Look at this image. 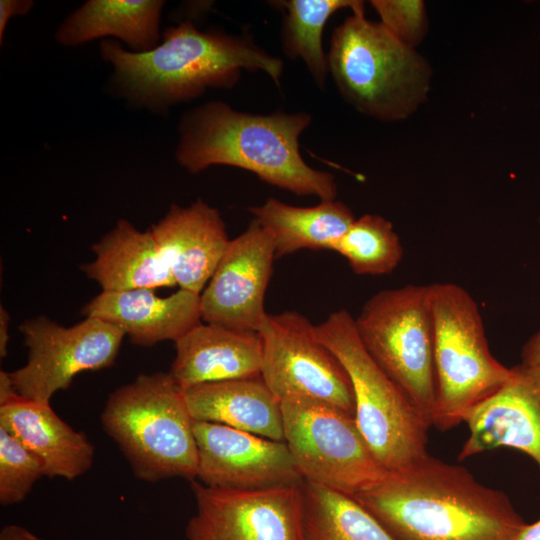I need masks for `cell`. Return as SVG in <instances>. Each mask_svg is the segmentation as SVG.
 <instances>
[{"instance_id": "cell-1", "label": "cell", "mask_w": 540, "mask_h": 540, "mask_svg": "<svg viewBox=\"0 0 540 540\" xmlns=\"http://www.w3.org/2000/svg\"><path fill=\"white\" fill-rule=\"evenodd\" d=\"M351 497L393 540H516L526 525L503 491L429 454Z\"/></svg>"}, {"instance_id": "cell-2", "label": "cell", "mask_w": 540, "mask_h": 540, "mask_svg": "<svg viewBox=\"0 0 540 540\" xmlns=\"http://www.w3.org/2000/svg\"><path fill=\"white\" fill-rule=\"evenodd\" d=\"M163 41L147 52L125 50L103 40L102 58L114 72L115 92L131 104L153 111L191 101L209 88H232L241 71H262L279 87L284 63L252 37L220 30H198L191 20L163 32Z\"/></svg>"}, {"instance_id": "cell-3", "label": "cell", "mask_w": 540, "mask_h": 540, "mask_svg": "<svg viewBox=\"0 0 540 540\" xmlns=\"http://www.w3.org/2000/svg\"><path fill=\"white\" fill-rule=\"evenodd\" d=\"M307 112L253 114L211 101L186 111L179 122L178 164L196 174L213 165L234 166L298 196L335 200L331 173L309 166L299 138L311 124Z\"/></svg>"}, {"instance_id": "cell-4", "label": "cell", "mask_w": 540, "mask_h": 540, "mask_svg": "<svg viewBox=\"0 0 540 540\" xmlns=\"http://www.w3.org/2000/svg\"><path fill=\"white\" fill-rule=\"evenodd\" d=\"M327 60L341 97L367 117L404 120L427 99L432 77L428 61L380 22L367 19L364 8L335 28Z\"/></svg>"}, {"instance_id": "cell-5", "label": "cell", "mask_w": 540, "mask_h": 540, "mask_svg": "<svg viewBox=\"0 0 540 540\" xmlns=\"http://www.w3.org/2000/svg\"><path fill=\"white\" fill-rule=\"evenodd\" d=\"M134 476L157 482L172 477L196 480L194 419L184 391L169 372L140 374L114 390L100 416Z\"/></svg>"}, {"instance_id": "cell-6", "label": "cell", "mask_w": 540, "mask_h": 540, "mask_svg": "<svg viewBox=\"0 0 540 540\" xmlns=\"http://www.w3.org/2000/svg\"><path fill=\"white\" fill-rule=\"evenodd\" d=\"M314 333L347 372L356 424L382 467L397 472L427 456L430 424L367 352L354 317L337 310L314 325Z\"/></svg>"}, {"instance_id": "cell-7", "label": "cell", "mask_w": 540, "mask_h": 540, "mask_svg": "<svg viewBox=\"0 0 540 540\" xmlns=\"http://www.w3.org/2000/svg\"><path fill=\"white\" fill-rule=\"evenodd\" d=\"M428 292L436 378L432 425L447 431L499 390L512 368L490 352L478 305L463 287L435 283Z\"/></svg>"}, {"instance_id": "cell-8", "label": "cell", "mask_w": 540, "mask_h": 540, "mask_svg": "<svg viewBox=\"0 0 540 540\" xmlns=\"http://www.w3.org/2000/svg\"><path fill=\"white\" fill-rule=\"evenodd\" d=\"M354 321L367 352L432 426L436 378L428 285L379 291Z\"/></svg>"}, {"instance_id": "cell-9", "label": "cell", "mask_w": 540, "mask_h": 540, "mask_svg": "<svg viewBox=\"0 0 540 540\" xmlns=\"http://www.w3.org/2000/svg\"><path fill=\"white\" fill-rule=\"evenodd\" d=\"M280 402L284 441L304 480L354 496L387 477L354 415L304 397Z\"/></svg>"}, {"instance_id": "cell-10", "label": "cell", "mask_w": 540, "mask_h": 540, "mask_svg": "<svg viewBox=\"0 0 540 540\" xmlns=\"http://www.w3.org/2000/svg\"><path fill=\"white\" fill-rule=\"evenodd\" d=\"M19 330L28 358L9 376L20 396L47 405L79 373L112 366L125 336L118 327L92 317L64 327L41 316L26 320Z\"/></svg>"}, {"instance_id": "cell-11", "label": "cell", "mask_w": 540, "mask_h": 540, "mask_svg": "<svg viewBox=\"0 0 540 540\" xmlns=\"http://www.w3.org/2000/svg\"><path fill=\"white\" fill-rule=\"evenodd\" d=\"M257 332L263 342L260 376L279 401L304 397L355 414L349 376L309 319L297 311L267 313Z\"/></svg>"}, {"instance_id": "cell-12", "label": "cell", "mask_w": 540, "mask_h": 540, "mask_svg": "<svg viewBox=\"0 0 540 540\" xmlns=\"http://www.w3.org/2000/svg\"><path fill=\"white\" fill-rule=\"evenodd\" d=\"M301 483L259 490H226L193 480L196 513L187 523L186 538L302 540Z\"/></svg>"}, {"instance_id": "cell-13", "label": "cell", "mask_w": 540, "mask_h": 540, "mask_svg": "<svg viewBox=\"0 0 540 540\" xmlns=\"http://www.w3.org/2000/svg\"><path fill=\"white\" fill-rule=\"evenodd\" d=\"M193 432L197 478L206 486L259 490L304 480L285 441L204 421H194Z\"/></svg>"}, {"instance_id": "cell-14", "label": "cell", "mask_w": 540, "mask_h": 540, "mask_svg": "<svg viewBox=\"0 0 540 540\" xmlns=\"http://www.w3.org/2000/svg\"><path fill=\"white\" fill-rule=\"evenodd\" d=\"M275 258L271 234L256 219L230 240L200 294L201 319L237 330L258 331L267 312L265 292Z\"/></svg>"}, {"instance_id": "cell-15", "label": "cell", "mask_w": 540, "mask_h": 540, "mask_svg": "<svg viewBox=\"0 0 540 540\" xmlns=\"http://www.w3.org/2000/svg\"><path fill=\"white\" fill-rule=\"evenodd\" d=\"M511 368L508 381L467 415L469 435L459 460L511 448L531 457L540 468V367L520 363Z\"/></svg>"}, {"instance_id": "cell-16", "label": "cell", "mask_w": 540, "mask_h": 540, "mask_svg": "<svg viewBox=\"0 0 540 540\" xmlns=\"http://www.w3.org/2000/svg\"><path fill=\"white\" fill-rule=\"evenodd\" d=\"M150 230L176 285L201 294L230 242L220 212L201 199L172 204Z\"/></svg>"}, {"instance_id": "cell-17", "label": "cell", "mask_w": 540, "mask_h": 540, "mask_svg": "<svg viewBox=\"0 0 540 540\" xmlns=\"http://www.w3.org/2000/svg\"><path fill=\"white\" fill-rule=\"evenodd\" d=\"M82 313L118 327L132 343L146 347L175 342L202 320L200 294L184 289L167 297L157 296L153 289L101 291Z\"/></svg>"}, {"instance_id": "cell-18", "label": "cell", "mask_w": 540, "mask_h": 540, "mask_svg": "<svg viewBox=\"0 0 540 540\" xmlns=\"http://www.w3.org/2000/svg\"><path fill=\"white\" fill-rule=\"evenodd\" d=\"M174 343L176 356L169 373L182 390L260 376L263 342L257 331L200 323Z\"/></svg>"}, {"instance_id": "cell-19", "label": "cell", "mask_w": 540, "mask_h": 540, "mask_svg": "<svg viewBox=\"0 0 540 540\" xmlns=\"http://www.w3.org/2000/svg\"><path fill=\"white\" fill-rule=\"evenodd\" d=\"M0 426L35 454L45 476L74 480L93 465L95 449L51 408L16 394L0 402Z\"/></svg>"}, {"instance_id": "cell-20", "label": "cell", "mask_w": 540, "mask_h": 540, "mask_svg": "<svg viewBox=\"0 0 540 540\" xmlns=\"http://www.w3.org/2000/svg\"><path fill=\"white\" fill-rule=\"evenodd\" d=\"M183 391L194 421L284 441L281 402L261 376L202 383Z\"/></svg>"}, {"instance_id": "cell-21", "label": "cell", "mask_w": 540, "mask_h": 540, "mask_svg": "<svg viewBox=\"0 0 540 540\" xmlns=\"http://www.w3.org/2000/svg\"><path fill=\"white\" fill-rule=\"evenodd\" d=\"M91 249L95 259L81 269L102 291L155 290L176 285L150 228L142 232L121 219Z\"/></svg>"}, {"instance_id": "cell-22", "label": "cell", "mask_w": 540, "mask_h": 540, "mask_svg": "<svg viewBox=\"0 0 540 540\" xmlns=\"http://www.w3.org/2000/svg\"><path fill=\"white\" fill-rule=\"evenodd\" d=\"M161 0H89L59 26L55 38L72 47L113 36L133 52H147L160 42Z\"/></svg>"}, {"instance_id": "cell-23", "label": "cell", "mask_w": 540, "mask_h": 540, "mask_svg": "<svg viewBox=\"0 0 540 540\" xmlns=\"http://www.w3.org/2000/svg\"><path fill=\"white\" fill-rule=\"evenodd\" d=\"M249 211L272 236L275 258L300 249H329L355 221L351 209L343 202L323 200L312 207H297L269 197Z\"/></svg>"}, {"instance_id": "cell-24", "label": "cell", "mask_w": 540, "mask_h": 540, "mask_svg": "<svg viewBox=\"0 0 540 540\" xmlns=\"http://www.w3.org/2000/svg\"><path fill=\"white\" fill-rule=\"evenodd\" d=\"M302 540H393L356 500L303 480Z\"/></svg>"}, {"instance_id": "cell-25", "label": "cell", "mask_w": 540, "mask_h": 540, "mask_svg": "<svg viewBox=\"0 0 540 540\" xmlns=\"http://www.w3.org/2000/svg\"><path fill=\"white\" fill-rule=\"evenodd\" d=\"M270 4L283 11L280 31L283 53L292 60L300 59L315 84L323 89L329 74L322 42L325 25L337 11L354 12L364 8V3L358 0H280Z\"/></svg>"}, {"instance_id": "cell-26", "label": "cell", "mask_w": 540, "mask_h": 540, "mask_svg": "<svg viewBox=\"0 0 540 540\" xmlns=\"http://www.w3.org/2000/svg\"><path fill=\"white\" fill-rule=\"evenodd\" d=\"M343 256L358 275L391 273L400 263L403 248L393 224L377 214H364L333 241L329 249Z\"/></svg>"}, {"instance_id": "cell-27", "label": "cell", "mask_w": 540, "mask_h": 540, "mask_svg": "<svg viewBox=\"0 0 540 540\" xmlns=\"http://www.w3.org/2000/svg\"><path fill=\"white\" fill-rule=\"evenodd\" d=\"M43 476L40 459L0 426V504L21 503Z\"/></svg>"}, {"instance_id": "cell-28", "label": "cell", "mask_w": 540, "mask_h": 540, "mask_svg": "<svg viewBox=\"0 0 540 540\" xmlns=\"http://www.w3.org/2000/svg\"><path fill=\"white\" fill-rule=\"evenodd\" d=\"M380 23L400 42L416 49L428 32L426 5L421 0H372Z\"/></svg>"}, {"instance_id": "cell-29", "label": "cell", "mask_w": 540, "mask_h": 540, "mask_svg": "<svg viewBox=\"0 0 540 540\" xmlns=\"http://www.w3.org/2000/svg\"><path fill=\"white\" fill-rule=\"evenodd\" d=\"M30 0H1L0 1V42L2 43L5 29L9 20L17 15H26L33 7Z\"/></svg>"}, {"instance_id": "cell-30", "label": "cell", "mask_w": 540, "mask_h": 540, "mask_svg": "<svg viewBox=\"0 0 540 540\" xmlns=\"http://www.w3.org/2000/svg\"><path fill=\"white\" fill-rule=\"evenodd\" d=\"M521 358V363L540 367V329L523 346Z\"/></svg>"}, {"instance_id": "cell-31", "label": "cell", "mask_w": 540, "mask_h": 540, "mask_svg": "<svg viewBox=\"0 0 540 540\" xmlns=\"http://www.w3.org/2000/svg\"><path fill=\"white\" fill-rule=\"evenodd\" d=\"M0 540H45L34 534L29 529L17 525L9 524L0 531Z\"/></svg>"}, {"instance_id": "cell-32", "label": "cell", "mask_w": 540, "mask_h": 540, "mask_svg": "<svg viewBox=\"0 0 540 540\" xmlns=\"http://www.w3.org/2000/svg\"><path fill=\"white\" fill-rule=\"evenodd\" d=\"M10 316L5 308H0V356L1 358L7 355V344L9 340L8 325Z\"/></svg>"}, {"instance_id": "cell-33", "label": "cell", "mask_w": 540, "mask_h": 540, "mask_svg": "<svg viewBox=\"0 0 540 540\" xmlns=\"http://www.w3.org/2000/svg\"><path fill=\"white\" fill-rule=\"evenodd\" d=\"M516 540H540V519L532 524H526Z\"/></svg>"}]
</instances>
